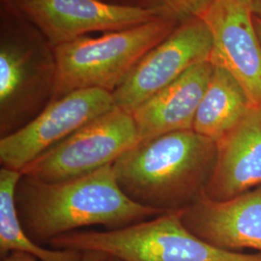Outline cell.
Listing matches in <instances>:
<instances>
[{
  "label": "cell",
  "mask_w": 261,
  "mask_h": 261,
  "mask_svg": "<svg viewBox=\"0 0 261 261\" xmlns=\"http://www.w3.org/2000/svg\"><path fill=\"white\" fill-rule=\"evenodd\" d=\"M20 224L41 245L76 229L102 225L118 229L165 214L133 201L118 185L112 164L61 182L22 176L16 189Z\"/></svg>",
  "instance_id": "6da1fadb"
},
{
  "label": "cell",
  "mask_w": 261,
  "mask_h": 261,
  "mask_svg": "<svg viewBox=\"0 0 261 261\" xmlns=\"http://www.w3.org/2000/svg\"><path fill=\"white\" fill-rule=\"evenodd\" d=\"M217 157L213 140L194 130L140 141L113 164L123 193L162 213L191 205L204 191Z\"/></svg>",
  "instance_id": "7a4b0ae2"
},
{
  "label": "cell",
  "mask_w": 261,
  "mask_h": 261,
  "mask_svg": "<svg viewBox=\"0 0 261 261\" xmlns=\"http://www.w3.org/2000/svg\"><path fill=\"white\" fill-rule=\"evenodd\" d=\"M179 23L174 17L163 14L134 28L107 32L100 37L84 36L56 46L53 101L86 88L112 93L140 59Z\"/></svg>",
  "instance_id": "3957f363"
},
{
  "label": "cell",
  "mask_w": 261,
  "mask_h": 261,
  "mask_svg": "<svg viewBox=\"0 0 261 261\" xmlns=\"http://www.w3.org/2000/svg\"><path fill=\"white\" fill-rule=\"evenodd\" d=\"M182 211L105 231H74L47 243L54 249L103 252L120 261H261V252H229L192 233Z\"/></svg>",
  "instance_id": "277c9868"
},
{
  "label": "cell",
  "mask_w": 261,
  "mask_h": 261,
  "mask_svg": "<svg viewBox=\"0 0 261 261\" xmlns=\"http://www.w3.org/2000/svg\"><path fill=\"white\" fill-rule=\"evenodd\" d=\"M138 143L132 113L114 107L43 153L20 173L43 182L82 177L113 164Z\"/></svg>",
  "instance_id": "5b68a950"
},
{
  "label": "cell",
  "mask_w": 261,
  "mask_h": 261,
  "mask_svg": "<svg viewBox=\"0 0 261 261\" xmlns=\"http://www.w3.org/2000/svg\"><path fill=\"white\" fill-rule=\"evenodd\" d=\"M213 39L200 18L180 22L168 37L150 49L112 92L115 107L135 111L193 66L210 60Z\"/></svg>",
  "instance_id": "8992f818"
},
{
  "label": "cell",
  "mask_w": 261,
  "mask_h": 261,
  "mask_svg": "<svg viewBox=\"0 0 261 261\" xmlns=\"http://www.w3.org/2000/svg\"><path fill=\"white\" fill-rule=\"evenodd\" d=\"M115 107L112 92L79 89L51 101L19 130L0 139V162L20 171L74 132Z\"/></svg>",
  "instance_id": "52a82bcc"
},
{
  "label": "cell",
  "mask_w": 261,
  "mask_h": 261,
  "mask_svg": "<svg viewBox=\"0 0 261 261\" xmlns=\"http://www.w3.org/2000/svg\"><path fill=\"white\" fill-rule=\"evenodd\" d=\"M51 46L91 32L134 28L166 14L157 7L129 6L103 0H10Z\"/></svg>",
  "instance_id": "ba28073f"
},
{
  "label": "cell",
  "mask_w": 261,
  "mask_h": 261,
  "mask_svg": "<svg viewBox=\"0 0 261 261\" xmlns=\"http://www.w3.org/2000/svg\"><path fill=\"white\" fill-rule=\"evenodd\" d=\"M55 57L2 39L0 47V135H11L33 120L53 101Z\"/></svg>",
  "instance_id": "9c48e42d"
},
{
  "label": "cell",
  "mask_w": 261,
  "mask_h": 261,
  "mask_svg": "<svg viewBox=\"0 0 261 261\" xmlns=\"http://www.w3.org/2000/svg\"><path fill=\"white\" fill-rule=\"evenodd\" d=\"M200 19L213 39L210 61L233 76L252 106H261V40L250 2L216 0Z\"/></svg>",
  "instance_id": "30bf717a"
},
{
  "label": "cell",
  "mask_w": 261,
  "mask_h": 261,
  "mask_svg": "<svg viewBox=\"0 0 261 261\" xmlns=\"http://www.w3.org/2000/svg\"><path fill=\"white\" fill-rule=\"evenodd\" d=\"M182 221L192 233L219 249L261 252V186L224 201L203 192L183 209Z\"/></svg>",
  "instance_id": "8fae6325"
},
{
  "label": "cell",
  "mask_w": 261,
  "mask_h": 261,
  "mask_svg": "<svg viewBox=\"0 0 261 261\" xmlns=\"http://www.w3.org/2000/svg\"><path fill=\"white\" fill-rule=\"evenodd\" d=\"M216 145V163L206 196L224 201L261 186V106H253Z\"/></svg>",
  "instance_id": "7c38bea8"
},
{
  "label": "cell",
  "mask_w": 261,
  "mask_h": 261,
  "mask_svg": "<svg viewBox=\"0 0 261 261\" xmlns=\"http://www.w3.org/2000/svg\"><path fill=\"white\" fill-rule=\"evenodd\" d=\"M213 70L210 60L193 66L130 112L139 142L173 132L193 130Z\"/></svg>",
  "instance_id": "4fadbf2b"
},
{
  "label": "cell",
  "mask_w": 261,
  "mask_h": 261,
  "mask_svg": "<svg viewBox=\"0 0 261 261\" xmlns=\"http://www.w3.org/2000/svg\"><path fill=\"white\" fill-rule=\"evenodd\" d=\"M252 107L248 95L233 76L223 67L214 65L196 112L193 130L217 142L232 130Z\"/></svg>",
  "instance_id": "5bb4252c"
},
{
  "label": "cell",
  "mask_w": 261,
  "mask_h": 261,
  "mask_svg": "<svg viewBox=\"0 0 261 261\" xmlns=\"http://www.w3.org/2000/svg\"><path fill=\"white\" fill-rule=\"evenodd\" d=\"M21 177L19 170L0 169V255L22 252L40 261H81L84 252L74 250H48L33 242L24 232L16 205V189Z\"/></svg>",
  "instance_id": "9a60e30c"
},
{
  "label": "cell",
  "mask_w": 261,
  "mask_h": 261,
  "mask_svg": "<svg viewBox=\"0 0 261 261\" xmlns=\"http://www.w3.org/2000/svg\"><path fill=\"white\" fill-rule=\"evenodd\" d=\"M216 0H157L158 7L180 22L201 18Z\"/></svg>",
  "instance_id": "2e32d148"
},
{
  "label": "cell",
  "mask_w": 261,
  "mask_h": 261,
  "mask_svg": "<svg viewBox=\"0 0 261 261\" xmlns=\"http://www.w3.org/2000/svg\"><path fill=\"white\" fill-rule=\"evenodd\" d=\"M108 255L103 252H84L83 259L81 261H106ZM1 261H40L37 257L27 252H13L1 257Z\"/></svg>",
  "instance_id": "e0dca14e"
},
{
  "label": "cell",
  "mask_w": 261,
  "mask_h": 261,
  "mask_svg": "<svg viewBox=\"0 0 261 261\" xmlns=\"http://www.w3.org/2000/svg\"><path fill=\"white\" fill-rule=\"evenodd\" d=\"M250 7L252 16L261 20V0H251Z\"/></svg>",
  "instance_id": "ac0fdd59"
},
{
  "label": "cell",
  "mask_w": 261,
  "mask_h": 261,
  "mask_svg": "<svg viewBox=\"0 0 261 261\" xmlns=\"http://www.w3.org/2000/svg\"><path fill=\"white\" fill-rule=\"evenodd\" d=\"M253 21H254V27H255V29L257 31V34H258V36H259L261 40V20L253 17Z\"/></svg>",
  "instance_id": "d6986e66"
},
{
  "label": "cell",
  "mask_w": 261,
  "mask_h": 261,
  "mask_svg": "<svg viewBox=\"0 0 261 261\" xmlns=\"http://www.w3.org/2000/svg\"><path fill=\"white\" fill-rule=\"evenodd\" d=\"M106 261H120V260H118V259H116V258H114V257H110V256H109V257H108V259H107V260Z\"/></svg>",
  "instance_id": "ffe728a7"
},
{
  "label": "cell",
  "mask_w": 261,
  "mask_h": 261,
  "mask_svg": "<svg viewBox=\"0 0 261 261\" xmlns=\"http://www.w3.org/2000/svg\"><path fill=\"white\" fill-rule=\"evenodd\" d=\"M246 1H248V2H251V0H246Z\"/></svg>",
  "instance_id": "44dd1931"
},
{
  "label": "cell",
  "mask_w": 261,
  "mask_h": 261,
  "mask_svg": "<svg viewBox=\"0 0 261 261\" xmlns=\"http://www.w3.org/2000/svg\"><path fill=\"white\" fill-rule=\"evenodd\" d=\"M155 1H156V2H157V0H155Z\"/></svg>",
  "instance_id": "7402d4cb"
}]
</instances>
